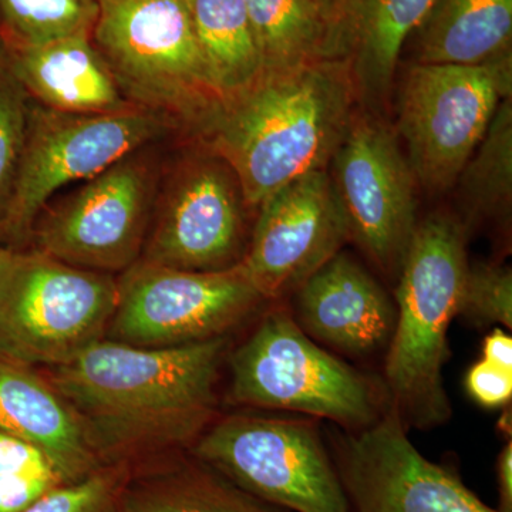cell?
Returning a JSON list of instances; mask_svg holds the SVG:
<instances>
[{
    "mask_svg": "<svg viewBox=\"0 0 512 512\" xmlns=\"http://www.w3.org/2000/svg\"><path fill=\"white\" fill-rule=\"evenodd\" d=\"M229 338L147 349L103 339L45 370L83 421L104 466L190 448L217 419Z\"/></svg>",
    "mask_w": 512,
    "mask_h": 512,
    "instance_id": "obj_1",
    "label": "cell"
},
{
    "mask_svg": "<svg viewBox=\"0 0 512 512\" xmlns=\"http://www.w3.org/2000/svg\"><path fill=\"white\" fill-rule=\"evenodd\" d=\"M359 107L348 66L323 57L262 69L192 131L237 175L248 210H258L285 185L329 170Z\"/></svg>",
    "mask_w": 512,
    "mask_h": 512,
    "instance_id": "obj_2",
    "label": "cell"
},
{
    "mask_svg": "<svg viewBox=\"0 0 512 512\" xmlns=\"http://www.w3.org/2000/svg\"><path fill=\"white\" fill-rule=\"evenodd\" d=\"M468 235L456 215L433 212L417 224L397 276L386 384L406 426L431 429L451 417L443 367L450 357L448 328L460 311L470 265Z\"/></svg>",
    "mask_w": 512,
    "mask_h": 512,
    "instance_id": "obj_3",
    "label": "cell"
},
{
    "mask_svg": "<svg viewBox=\"0 0 512 512\" xmlns=\"http://www.w3.org/2000/svg\"><path fill=\"white\" fill-rule=\"evenodd\" d=\"M92 42L127 99L194 130L221 100L188 0H99Z\"/></svg>",
    "mask_w": 512,
    "mask_h": 512,
    "instance_id": "obj_4",
    "label": "cell"
},
{
    "mask_svg": "<svg viewBox=\"0 0 512 512\" xmlns=\"http://www.w3.org/2000/svg\"><path fill=\"white\" fill-rule=\"evenodd\" d=\"M119 278L28 247L6 249L0 268V353L62 366L106 338Z\"/></svg>",
    "mask_w": 512,
    "mask_h": 512,
    "instance_id": "obj_5",
    "label": "cell"
},
{
    "mask_svg": "<svg viewBox=\"0 0 512 512\" xmlns=\"http://www.w3.org/2000/svg\"><path fill=\"white\" fill-rule=\"evenodd\" d=\"M175 126L164 114L143 106L69 114L32 103L18 173L0 214V247L28 248L37 218L57 191L100 174Z\"/></svg>",
    "mask_w": 512,
    "mask_h": 512,
    "instance_id": "obj_6",
    "label": "cell"
},
{
    "mask_svg": "<svg viewBox=\"0 0 512 512\" xmlns=\"http://www.w3.org/2000/svg\"><path fill=\"white\" fill-rule=\"evenodd\" d=\"M229 399L239 406L329 419L350 431L380 419L372 382L313 342L285 309L266 313L229 356Z\"/></svg>",
    "mask_w": 512,
    "mask_h": 512,
    "instance_id": "obj_7",
    "label": "cell"
},
{
    "mask_svg": "<svg viewBox=\"0 0 512 512\" xmlns=\"http://www.w3.org/2000/svg\"><path fill=\"white\" fill-rule=\"evenodd\" d=\"M507 97L512 55L476 66L413 63L399 94L396 134L417 185L430 194L453 188Z\"/></svg>",
    "mask_w": 512,
    "mask_h": 512,
    "instance_id": "obj_8",
    "label": "cell"
},
{
    "mask_svg": "<svg viewBox=\"0 0 512 512\" xmlns=\"http://www.w3.org/2000/svg\"><path fill=\"white\" fill-rule=\"evenodd\" d=\"M190 453L281 510L350 512L338 470L312 424L229 414L212 421Z\"/></svg>",
    "mask_w": 512,
    "mask_h": 512,
    "instance_id": "obj_9",
    "label": "cell"
},
{
    "mask_svg": "<svg viewBox=\"0 0 512 512\" xmlns=\"http://www.w3.org/2000/svg\"><path fill=\"white\" fill-rule=\"evenodd\" d=\"M241 264L184 271L138 259L119 278V299L106 338L165 349L227 336L264 302Z\"/></svg>",
    "mask_w": 512,
    "mask_h": 512,
    "instance_id": "obj_10",
    "label": "cell"
},
{
    "mask_svg": "<svg viewBox=\"0 0 512 512\" xmlns=\"http://www.w3.org/2000/svg\"><path fill=\"white\" fill-rule=\"evenodd\" d=\"M154 202L156 171L138 151L47 205L29 247L77 268L123 274L143 254Z\"/></svg>",
    "mask_w": 512,
    "mask_h": 512,
    "instance_id": "obj_11",
    "label": "cell"
},
{
    "mask_svg": "<svg viewBox=\"0 0 512 512\" xmlns=\"http://www.w3.org/2000/svg\"><path fill=\"white\" fill-rule=\"evenodd\" d=\"M330 165L350 239L384 275L397 279L419 224V185L396 130L379 114L357 111Z\"/></svg>",
    "mask_w": 512,
    "mask_h": 512,
    "instance_id": "obj_12",
    "label": "cell"
},
{
    "mask_svg": "<svg viewBox=\"0 0 512 512\" xmlns=\"http://www.w3.org/2000/svg\"><path fill=\"white\" fill-rule=\"evenodd\" d=\"M165 183L141 261L184 271H222L245 255V211L237 175L198 144Z\"/></svg>",
    "mask_w": 512,
    "mask_h": 512,
    "instance_id": "obj_13",
    "label": "cell"
},
{
    "mask_svg": "<svg viewBox=\"0 0 512 512\" xmlns=\"http://www.w3.org/2000/svg\"><path fill=\"white\" fill-rule=\"evenodd\" d=\"M340 440L338 470L355 512H500L407 437L392 404L366 429Z\"/></svg>",
    "mask_w": 512,
    "mask_h": 512,
    "instance_id": "obj_14",
    "label": "cell"
},
{
    "mask_svg": "<svg viewBox=\"0 0 512 512\" xmlns=\"http://www.w3.org/2000/svg\"><path fill=\"white\" fill-rule=\"evenodd\" d=\"M350 241L329 170L298 178L258 208L241 266L265 299L295 293Z\"/></svg>",
    "mask_w": 512,
    "mask_h": 512,
    "instance_id": "obj_15",
    "label": "cell"
},
{
    "mask_svg": "<svg viewBox=\"0 0 512 512\" xmlns=\"http://www.w3.org/2000/svg\"><path fill=\"white\" fill-rule=\"evenodd\" d=\"M296 323L309 338L349 355L389 345L396 305L379 282L339 252L295 292Z\"/></svg>",
    "mask_w": 512,
    "mask_h": 512,
    "instance_id": "obj_16",
    "label": "cell"
},
{
    "mask_svg": "<svg viewBox=\"0 0 512 512\" xmlns=\"http://www.w3.org/2000/svg\"><path fill=\"white\" fill-rule=\"evenodd\" d=\"M0 431L40 448L66 483L103 467L83 421L45 370L0 353Z\"/></svg>",
    "mask_w": 512,
    "mask_h": 512,
    "instance_id": "obj_17",
    "label": "cell"
},
{
    "mask_svg": "<svg viewBox=\"0 0 512 512\" xmlns=\"http://www.w3.org/2000/svg\"><path fill=\"white\" fill-rule=\"evenodd\" d=\"M433 0H343L330 57L348 66L362 110L379 114L389 101L403 47Z\"/></svg>",
    "mask_w": 512,
    "mask_h": 512,
    "instance_id": "obj_18",
    "label": "cell"
},
{
    "mask_svg": "<svg viewBox=\"0 0 512 512\" xmlns=\"http://www.w3.org/2000/svg\"><path fill=\"white\" fill-rule=\"evenodd\" d=\"M2 46L10 69L37 106L69 114L116 113L140 106L120 89L92 37H67L40 46Z\"/></svg>",
    "mask_w": 512,
    "mask_h": 512,
    "instance_id": "obj_19",
    "label": "cell"
},
{
    "mask_svg": "<svg viewBox=\"0 0 512 512\" xmlns=\"http://www.w3.org/2000/svg\"><path fill=\"white\" fill-rule=\"evenodd\" d=\"M412 37L413 63L495 62L511 56L512 0H433Z\"/></svg>",
    "mask_w": 512,
    "mask_h": 512,
    "instance_id": "obj_20",
    "label": "cell"
},
{
    "mask_svg": "<svg viewBox=\"0 0 512 512\" xmlns=\"http://www.w3.org/2000/svg\"><path fill=\"white\" fill-rule=\"evenodd\" d=\"M121 512H288L258 500L197 458L126 481Z\"/></svg>",
    "mask_w": 512,
    "mask_h": 512,
    "instance_id": "obj_21",
    "label": "cell"
},
{
    "mask_svg": "<svg viewBox=\"0 0 512 512\" xmlns=\"http://www.w3.org/2000/svg\"><path fill=\"white\" fill-rule=\"evenodd\" d=\"M456 215L471 227L491 224L504 231L512 215V97L498 107L487 133L458 175Z\"/></svg>",
    "mask_w": 512,
    "mask_h": 512,
    "instance_id": "obj_22",
    "label": "cell"
},
{
    "mask_svg": "<svg viewBox=\"0 0 512 512\" xmlns=\"http://www.w3.org/2000/svg\"><path fill=\"white\" fill-rule=\"evenodd\" d=\"M192 25L221 97L247 86L262 70L244 0H188Z\"/></svg>",
    "mask_w": 512,
    "mask_h": 512,
    "instance_id": "obj_23",
    "label": "cell"
},
{
    "mask_svg": "<svg viewBox=\"0 0 512 512\" xmlns=\"http://www.w3.org/2000/svg\"><path fill=\"white\" fill-rule=\"evenodd\" d=\"M244 2L262 69H279L330 57L332 28L315 10L299 0Z\"/></svg>",
    "mask_w": 512,
    "mask_h": 512,
    "instance_id": "obj_24",
    "label": "cell"
},
{
    "mask_svg": "<svg viewBox=\"0 0 512 512\" xmlns=\"http://www.w3.org/2000/svg\"><path fill=\"white\" fill-rule=\"evenodd\" d=\"M99 0H0V40L40 46L67 37H92Z\"/></svg>",
    "mask_w": 512,
    "mask_h": 512,
    "instance_id": "obj_25",
    "label": "cell"
},
{
    "mask_svg": "<svg viewBox=\"0 0 512 512\" xmlns=\"http://www.w3.org/2000/svg\"><path fill=\"white\" fill-rule=\"evenodd\" d=\"M32 100L10 69L0 43V214L12 191L28 133Z\"/></svg>",
    "mask_w": 512,
    "mask_h": 512,
    "instance_id": "obj_26",
    "label": "cell"
},
{
    "mask_svg": "<svg viewBox=\"0 0 512 512\" xmlns=\"http://www.w3.org/2000/svg\"><path fill=\"white\" fill-rule=\"evenodd\" d=\"M127 466H103L72 483L56 485L23 512H121Z\"/></svg>",
    "mask_w": 512,
    "mask_h": 512,
    "instance_id": "obj_27",
    "label": "cell"
},
{
    "mask_svg": "<svg viewBox=\"0 0 512 512\" xmlns=\"http://www.w3.org/2000/svg\"><path fill=\"white\" fill-rule=\"evenodd\" d=\"M458 315L478 326L512 329V272L498 264L468 265Z\"/></svg>",
    "mask_w": 512,
    "mask_h": 512,
    "instance_id": "obj_28",
    "label": "cell"
},
{
    "mask_svg": "<svg viewBox=\"0 0 512 512\" xmlns=\"http://www.w3.org/2000/svg\"><path fill=\"white\" fill-rule=\"evenodd\" d=\"M16 474L56 477L64 481L55 464L40 448L12 434L0 431V476H16Z\"/></svg>",
    "mask_w": 512,
    "mask_h": 512,
    "instance_id": "obj_29",
    "label": "cell"
},
{
    "mask_svg": "<svg viewBox=\"0 0 512 512\" xmlns=\"http://www.w3.org/2000/svg\"><path fill=\"white\" fill-rule=\"evenodd\" d=\"M467 390L476 402L485 407H498L510 402L512 372L481 360L467 375Z\"/></svg>",
    "mask_w": 512,
    "mask_h": 512,
    "instance_id": "obj_30",
    "label": "cell"
},
{
    "mask_svg": "<svg viewBox=\"0 0 512 512\" xmlns=\"http://www.w3.org/2000/svg\"><path fill=\"white\" fill-rule=\"evenodd\" d=\"M64 481L56 477L0 476V512H23L47 491Z\"/></svg>",
    "mask_w": 512,
    "mask_h": 512,
    "instance_id": "obj_31",
    "label": "cell"
},
{
    "mask_svg": "<svg viewBox=\"0 0 512 512\" xmlns=\"http://www.w3.org/2000/svg\"><path fill=\"white\" fill-rule=\"evenodd\" d=\"M484 360L512 372V338L503 329H494L484 342Z\"/></svg>",
    "mask_w": 512,
    "mask_h": 512,
    "instance_id": "obj_32",
    "label": "cell"
},
{
    "mask_svg": "<svg viewBox=\"0 0 512 512\" xmlns=\"http://www.w3.org/2000/svg\"><path fill=\"white\" fill-rule=\"evenodd\" d=\"M500 512H512V441H508L497 461Z\"/></svg>",
    "mask_w": 512,
    "mask_h": 512,
    "instance_id": "obj_33",
    "label": "cell"
},
{
    "mask_svg": "<svg viewBox=\"0 0 512 512\" xmlns=\"http://www.w3.org/2000/svg\"><path fill=\"white\" fill-rule=\"evenodd\" d=\"M299 2L315 10L319 16H322L329 23L330 28H332L333 36V30H335L336 23H338L343 0H299Z\"/></svg>",
    "mask_w": 512,
    "mask_h": 512,
    "instance_id": "obj_34",
    "label": "cell"
},
{
    "mask_svg": "<svg viewBox=\"0 0 512 512\" xmlns=\"http://www.w3.org/2000/svg\"><path fill=\"white\" fill-rule=\"evenodd\" d=\"M6 248L0 247V268H2L3 256H5Z\"/></svg>",
    "mask_w": 512,
    "mask_h": 512,
    "instance_id": "obj_35",
    "label": "cell"
}]
</instances>
